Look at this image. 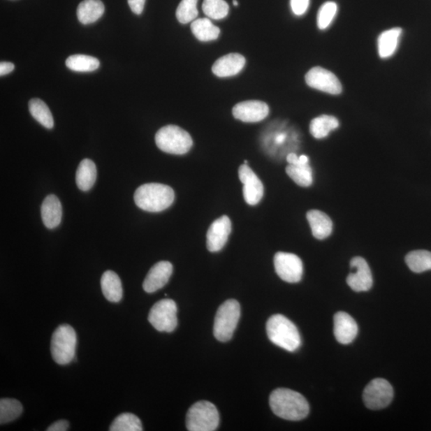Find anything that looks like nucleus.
<instances>
[{
    "label": "nucleus",
    "instance_id": "nucleus-1",
    "mask_svg": "<svg viewBox=\"0 0 431 431\" xmlns=\"http://www.w3.org/2000/svg\"><path fill=\"white\" fill-rule=\"evenodd\" d=\"M270 404L276 416L289 421H300L309 414V404L305 397L293 390L278 388L270 395Z\"/></svg>",
    "mask_w": 431,
    "mask_h": 431
},
{
    "label": "nucleus",
    "instance_id": "nucleus-2",
    "mask_svg": "<svg viewBox=\"0 0 431 431\" xmlns=\"http://www.w3.org/2000/svg\"><path fill=\"white\" fill-rule=\"evenodd\" d=\"M175 199L173 189L164 184L147 183L137 189L134 201L143 210L158 212L169 208Z\"/></svg>",
    "mask_w": 431,
    "mask_h": 431
},
{
    "label": "nucleus",
    "instance_id": "nucleus-3",
    "mask_svg": "<svg viewBox=\"0 0 431 431\" xmlns=\"http://www.w3.org/2000/svg\"><path fill=\"white\" fill-rule=\"evenodd\" d=\"M267 334L274 344L288 351H295L301 344L300 335L295 324L281 314L273 315L267 322Z\"/></svg>",
    "mask_w": 431,
    "mask_h": 431
},
{
    "label": "nucleus",
    "instance_id": "nucleus-4",
    "mask_svg": "<svg viewBox=\"0 0 431 431\" xmlns=\"http://www.w3.org/2000/svg\"><path fill=\"white\" fill-rule=\"evenodd\" d=\"M156 147L167 154L183 155L193 147L190 134L181 127L168 125L160 129L155 136Z\"/></svg>",
    "mask_w": 431,
    "mask_h": 431
},
{
    "label": "nucleus",
    "instance_id": "nucleus-5",
    "mask_svg": "<svg viewBox=\"0 0 431 431\" xmlns=\"http://www.w3.org/2000/svg\"><path fill=\"white\" fill-rule=\"evenodd\" d=\"M77 335L69 324L56 328L50 343L53 360L59 365H69L75 357Z\"/></svg>",
    "mask_w": 431,
    "mask_h": 431
},
{
    "label": "nucleus",
    "instance_id": "nucleus-6",
    "mask_svg": "<svg viewBox=\"0 0 431 431\" xmlns=\"http://www.w3.org/2000/svg\"><path fill=\"white\" fill-rule=\"evenodd\" d=\"M219 423V412L210 402H196L188 411L187 428L189 431H214Z\"/></svg>",
    "mask_w": 431,
    "mask_h": 431
},
{
    "label": "nucleus",
    "instance_id": "nucleus-7",
    "mask_svg": "<svg viewBox=\"0 0 431 431\" xmlns=\"http://www.w3.org/2000/svg\"><path fill=\"white\" fill-rule=\"evenodd\" d=\"M240 318V306L236 300H228L218 309L214 334L217 340L227 342L233 337Z\"/></svg>",
    "mask_w": 431,
    "mask_h": 431
},
{
    "label": "nucleus",
    "instance_id": "nucleus-8",
    "mask_svg": "<svg viewBox=\"0 0 431 431\" xmlns=\"http://www.w3.org/2000/svg\"><path fill=\"white\" fill-rule=\"evenodd\" d=\"M177 307L170 299L161 300L149 311V322L156 331L172 333L177 326Z\"/></svg>",
    "mask_w": 431,
    "mask_h": 431
},
{
    "label": "nucleus",
    "instance_id": "nucleus-9",
    "mask_svg": "<svg viewBox=\"0 0 431 431\" xmlns=\"http://www.w3.org/2000/svg\"><path fill=\"white\" fill-rule=\"evenodd\" d=\"M394 398L393 386L384 379H374L363 391V400L369 409L381 410L390 404Z\"/></svg>",
    "mask_w": 431,
    "mask_h": 431
},
{
    "label": "nucleus",
    "instance_id": "nucleus-10",
    "mask_svg": "<svg viewBox=\"0 0 431 431\" xmlns=\"http://www.w3.org/2000/svg\"><path fill=\"white\" fill-rule=\"evenodd\" d=\"M274 266L277 275L288 283H298L303 277V262L293 254L279 251L274 256Z\"/></svg>",
    "mask_w": 431,
    "mask_h": 431
},
{
    "label": "nucleus",
    "instance_id": "nucleus-11",
    "mask_svg": "<svg viewBox=\"0 0 431 431\" xmlns=\"http://www.w3.org/2000/svg\"><path fill=\"white\" fill-rule=\"evenodd\" d=\"M305 80L310 87L330 94H339L342 85L333 72L321 66L313 67L305 75Z\"/></svg>",
    "mask_w": 431,
    "mask_h": 431
},
{
    "label": "nucleus",
    "instance_id": "nucleus-12",
    "mask_svg": "<svg viewBox=\"0 0 431 431\" xmlns=\"http://www.w3.org/2000/svg\"><path fill=\"white\" fill-rule=\"evenodd\" d=\"M239 178L244 184L243 194L246 203L250 205L258 204L264 196V186L259 177L246 164L239 168Z\"/></svg>",
    "mask_w": 431,
    "mask_h": 431
},
{
    "label": "nucleus",
    "instance_id": "nucleus-13",
    "mask_svg": "<svg viewBox=\"0 0 431 431\" xmlns=\"http://www.w3.org/2000/svg\"><path fill=\"white\" fill-rule=\"evenodd\" d=\"M351 267L355 270L346 278L349 286L355 292H367L373 285L372 274L367 261L360 256L351 261Z\"/></svg>",
    "mask_w": 431,
    "mask_h": 431
},
{
    "label": "nucleus",
    "instance_id": "nucleus-14",
    "mask_svg": "<svg viewBox=\"0 0 431 431\" xmlns=\"http://www.w3.org/2000/svg\"><path fill=\"white\" fill-rule=\"evenodd\" d=\"M232 223L228 216H222L212 222L207 232V249L212 253L221 251L228 242Z\"/></svg>",
    "mask_w": 431,
    "mask_h": 431
},
{
    "label": "nucleus",
    "instance_id": "nucleus-15",
    "mask_svg": "<svg viewBox=\"0 0 431 431\" xmlns=\"http://www.w3.org/2000/svg\"><path fill=\"white\" fill-rule=\"evenodd\" d=\"M270 114V108L261 101L249 100L234 105L233 115L235 119L244 122H258Z\"/></svg>",
    "mask_w": 431,
    "mask_h": 431
},
{
    "label": "nucleus",
    "instance_id": "nucleus-16",
    "mask_svg": "<svg viewBox=\"0 0 431 431\" xmlns=\"http://www.w3.org/2000/svg\"><path fill=\"white\" fill-rule=\"evenodd\" d=\"M173 273V265L169 261H160L150 268L143 282V289L153 293L169 282Z\"/></svg>",
    "mask_w": 431,
    "mask_h": 431
},
{
    "label": "nucleus",
    "instance_id": "nucleus-17",
    "mask_svg": "<svg viewBox=\"0 0 431 431\" xmlns=\"http://www.w3.org/2000/svg\"><path fill=\"white\" fill-rule=\"evenodd\" d=\"M357 323L348 313L339 312L334 316V335L341 344L353 342L358 335Z\"/></svg>",
    "mask_w": 431,
    "mask_h": 431
},
{
    "label": "nucleus",
    "instance_id": "nucleus-18",
    "mask_svg": "<svg viewBox=\"0 0 431 431\" xmlns=\"http://www.w3.org/2000/svg\"><path fill=\"white\" fill-rule=\"evenodd\" d=\"M246 59L242 54L232 53L222 56L218 59L212 71L218 77L225 78L236 75L244 68Z\"/></svg>",
    "mask_w": 431,
    "mask_h": 431
},
{
    "label": "nucleus",
    "instance_id": "nucleus-19",
    "mask_svg": "<svg viewBox=\"0 0 431 431\" xmlns=\"http://www.w3.org/2000/svg\"><path fill=\"white\" fill-rule=\"evenodd\" d=\"M44 226L52 229L59 226L63 215L60 200L55 195H49L44 199L41 207Z\"/></svg>",
    "mask_w": 431,
    "mask_h": 431
},
{
    "label": "nucleus",
    "instance_id": "nucleus-20",
    "mask_svg": "<svg viewBox=\"0 0 431 431\" xmlns=\"http://www.w3.org/2000/svg\"><path fill=\"white\" fill-rule=\"evenodd\" d=\"M307 219L311 226L313 236L318 240H323L333 232V221L324 212L319 210L307 212Z\"/></svg>",
    "mask_w": 431,
    "mask_h": 431
},
{
    "label": "nucleus",
    "instance_id": "nucleus-21",
    "mask_svg": "<svg viewBox=\"0 0 431 431\" xmlns=\"http://www.w3.org/2000/svg\"><path fill=\"white\" fill-rule=\"evenodd\" d=\"M104 13L105 6L101 0H84L77 9L78 19L84 25L96 22Z\"/></svg>",
    "mask_w": 431,
    "mask_h": 431
},
{
    "label": "nucleus",
    "instance_id": "nucleus-22",
    "mask_svg": "<svg viewBox=\"0 0 431 431\" xmlns=\"http://www.w3.org/2000/svg\"><path fill=\"white\" fill-rule=\"evenodd\" d=\"M101 287L105 298L113 303L122 299L123 288L121 279L113 271H106L101 278Z\"/></svg>",
    "mask_w": 431,
    "mask_h": 431
},
{
    "label": "nucleus",
    "instance_id": "nucleus-23",
    "mask_svg": "<svg viewBox=\"0 0 431 431\" xmlns=\"http://www.w3.org/2000/svg\"><path fill=\"white\" fill-rule=\"evenodd\" d=\"M97 168L94 162L84 159L80 162L76 172V184L82 191H88L96 182Z\"/></svg>",
    "mask_w": 431,
    "mask_h": 431
},
{
    "label": "nucleus",
    "instance_id": "nucleus-24",
    "mask_svg": "<svg viewBox=\"0 0 431 431\" xmlns=\"http://www.w3.org/2000/svg\"><path fill=\"white\" fill-rule=\"evenodd\" d=\"M402 30L400 27L383 31L378 38L380 57L387 59L395 52Z\"/></svg>",
    "mask_w": 431,
    "mask_h": 431
},
{
    "label": "nucleus",
    "instance_id": "nucleus-25",
    "mask_svg": "<svg viewBox=\"0 0 431 431\" xmlns=\"http://www.w3.org/2000/svg\"><path fill=\"white\" fill-rule=\"evenodd\" d=\"M191 31L201 42L216 41L220 36V28L207 18L195 20L191 24Z\"/></svg>",
    "mask_w": 431,
    "mask_h": 431
},
{
    "label": "nucleus",
    "instance_id": "nucleus-26",
    "mask_svg": "<svg viewBox=\"0 0 431 431\" xmlns=\"http://www.w3.org/2000/svg\"><path fill=\"white\" fill-rule=\"evenodd\" d=\"M337 117L331 115H321L311 122L310 133L316 139L326 138L330 133L339 127Z\"/></svg>",
    "mask_w": 431,
    "mask_h": 431
},
{
    "label": "nucleus",
    "instance_id": "nucleus-27",
    "mask_svg": "<svg viewBox=\"0 0 431 431\" xmlns=\"http://www.w3.org/2000/svg\"><path fill=\"white\" fill-rule=\"evenodd\" d=\"M30 113L37 122L47 129L54 127V119L48 106L41 99L32 98L29 102Z\"/></svg>",
    "mask_w": 431,
    "mask_h": 431
},
{
    "label": "nucleus",
    "instance_id": "nucleus-28",
    "mask_svg": "<svg viewBox=\"0 0 431 431\" xmlns=\"http://www.w3.org/2000/svg\"><path fill=\"white\" fill-rule=\"evenodd\" d=\"M406 263L410 270L416 273L431 270V253L427 250L411 251L406 256Z\"/></svg>",
    "mask_w": 431,
    "mask_h": 431
},
{
    "label": "nucleus",
    "instance_id": "nucleus-29",
    "mask_svg": "<svg viewBox=\"0 0 431 431\" xmlns=\"http://www.w3.org/2000/svg\"><path fill=\"white\" fill-rule=\"evenodd\" d=\"M66 65L71 71L77 72H92L96 71L100 61L92 56L85 54H74L70 56L66 61Z\"/></svg>",
    "mask_w": 431,
    "mask_h": 431
},
{
    "label": "nucleus",
    "instance_id": "nucleus-30",
    "mask_svg": "<svg viewBox=\"0 0 431 431\" xmlns=\"http://www.w3.org/2000/svg\"><path fill=\"white\" fill-rule=\"evenodd\" d=\"M22 413V406L19 400L1 399L0 400V423L6 424L15 421Z\"/></svg>",
    "mask_w": 431,
    "mask_h": 431
},
{
    "label": "nucleus",
    "instance_id": "nucleus-31",
    "mask_svg": "<svg viewBox=\"0 0 431 431\" xmlns=\"http://www.w3.org/2000/svg\"><path fill=\"white\" fill-rule=\"evenodd\" d=\"M287 175L302 187H309L313 182L312 170L309 164L288 165L286 167Z\"/></svg>",
    "mask_w": 431,
    "mask_h": 431
},
{
    "label": "nucleus",
    "instance_id": "nucleus-32",
    "mask_svg": "<svg viewBox=\"0 0 431 431\" xmlns=\"http://www.w3.org/2000/svg\"><path fill=\"white\" fill-rule=\"evenodd\" d=\"M110 431H142L143 424L140 418L131 413L121 414L110 428Z\"/></svg>",
    "mask_w": 431,
    "mask_h": 431
},
{
    "label": "nucleus",
    "instance_id": "nucleus-33",
    "mask_svg": "<svg viewBox=\"0 0 431 431\" xmlns=\"http://www.w3.org/2000/svg\"><path fill=\"white\" fill-rule=\"evenodd\" d=\"M203 10L209 18L219 20L228 15L229 6L225 0H204Z\"/></svg>",
    "mask_w": 431,
    "mask_h": 431
},
{
    "label": "nucleus",
    "instance_id": "nucleus-34",
    "mask_svg": "<svg viewBox=\"0 0 431 431\" xmlns=\"http://www.w3.org/2000/svg\"><path fill=\"white\" fill-rule=\"evenodd\" d=\"M198 0H182L176 10L177 19L182 24H189L197 18Z\"/></svg>",
    "mask_w": 431,
    "mask_h": 431
},
{
    "label": "nucleus",
    "instance_id": "nucleus-35",
    "mask_svg": "<svg viewBox=\"0 0 431 431\" xmlns=\"http://www.w3.org/2000/svg\"><path fill=\"white\" fill-rule=\"evenodd\" d=\"M338 10L337 4L334 2L323 3L317 15V25L321 30H326L332 24Z\"/></svg>",
    "mask_w": 431,
    "mask_h": 431
},
{
    "label": "nucleus",
    "instance_id": "nucleus-36",
    "mask_svg": "<svg viewBox=\"0 0 431 431\" xmlns=\"http://www.w3.org/2000/svg\"><path fill=\"white\" fill-rule=\"evenodd\" d=\"M310 0H291V8L295 15H303L309 7Z\"/></svg>",
    "mask_w": 431,
    "mask_h": 431
},
{
    "label": "nucleus",
    "instance_id": "nucleus-37",
    "mask_svg": "<svg viewBox=\"0 0 431 431\" xmlns=\"http://www.w3.org/2000/svg\"><path fill=\"white\" fill-rule=\"evenodd\" d=\"M286 159L288 164L290 165H303L309 163V156L306 155H301L298 156L295 153H289L287 155Z\"/></svg>",
    "mask_w": 431,
    "mask_h": 431
},
{
    "label": "nucleus",
    "instance_id": "nucleus-38",
    "mask_svg": "<svg viewBox=\"0 0 431 431\" xmlns=\"http://www.w3.org/2000/svg\"><path fill=\"white\" fill-rule=\"evenodd\" d=\"M145 0H128V4L133 13L136 15H141L144 10Z\"/></svg>",
    "mask_w": 431,
    "mask_h": 431
},
{
    "label": "nucleus",
    "instance_id": "nucleus-39",
    "mask_svg": "<svg viewBox=\"0 0 431 431\" xmlns=\"http://www.w3.org/2000/svg\"><path fill=\"white\" fill-rule=\"evenodd\" d=\"M69 429V423L66 421H59L50 425L48 431H66Z\"/></svg>",
    "mask_w": 431,
    "mask_h": 431
},
{
    "label": "nucleus",
    "instance_id": "nucleus-40",
    "mask_svg": "<svg viewBox=\"0 0 431 431\" xmlns=\"http://www.w3.org/2000/svg\"><path fill=\"white\" fill-rule=\"evenodd\" d=\"M15 69V65L8 61H1L0 64V75H6L9 73L13 72Z\"/></svg>",
    "mask_w": 431,
    "mask_h": 431
},
{
    "label": "nucleus",
    "instance_id": "nucleus-41",
    "mask_svg": "<svg viewBox=\"0 0 431 431\" xmlns=\"http://www.w3.org/2000/svg\"><path fill=\"white\" fill-rule=\"evenodd\" d=\"M287 134L284 132H279L275 134V137H274V143L276 145H282L286 141Z\"/></svg>",
    "mask_w": 431,
    "mask_h": 431
},
{
    "label": "nucleus",
    "instance_id": "nucleus-42",
    "mask_svg": "<svg viewBox=\"0 0 431 431\" xmlns=\"http://www.w3.org/2000/svg\"><path fill=\"white\" fill-rule=\"evenodd\" d=\"M233 5L235 6V7H238V0H233Z\"/></svg>",
    "mask_w": 431,
    "mask_h": 431
},
{
    "label": "nucleus",
    "instance_id": "nucleus-43",
    "mask_svg": "<svg viewBox=\"0 0 431 431\" xmlns=\"http://www.w3.org/2000/svg\"><path fill=\"white\" fill-rule=\"evenodd\" d=\"M248 163H249V161L247 160H245L244 161V164L248 165Z\"/></svg>",
    "mask_w": 431,
    "mask_h": 431
}]
</instances>
